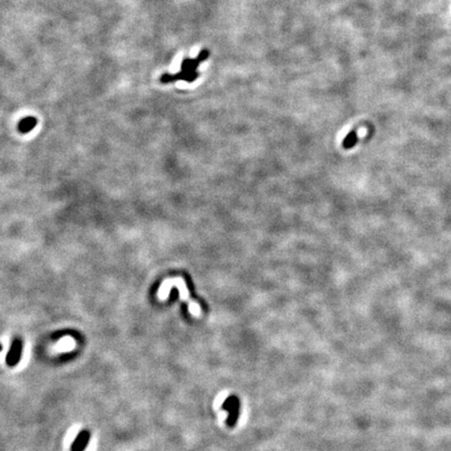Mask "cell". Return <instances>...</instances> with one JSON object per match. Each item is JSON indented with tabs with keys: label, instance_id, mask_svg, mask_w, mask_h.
I'll use <instances>...</instances> for the list:
<instances>
[{
	"label": "cell",
	"instance_id": "6da1fadb",
	"mask_svg": "<svg viewBox=\"0 0 451 451\" xmlns=\"http://www.w3.org/2000/svg\"><path fill=\"white\" fill-rule=\"evenodd\" d=\"M209 56V51L207 49L202 50L198 56L195 59H190V58H186L183 60L182 64H181V71L179 74L176 75H168V74H164L160 78V82L163 84H167V83H171V82H176V81H185L188 83H192L193 81H195L198 78V72L196 71L197 66L200 65L203 61H205Z\"/></svg>",
	"mask_w": 451,
	"mask_h": 451
},
{
	"label": "cell",
	"instance_id": "7a4b0ae2",
	"mask_svg": "<svg viewBox=\"0 0 451 451\" xmlns=\"http://www.w3.org/2000/svg\"><path fill=\"white\" fill-rule=\"evenodd\" d=\"M23 351V341L20 338H15L11 344L9 352L6 357V363L10 368L16 367L20 363Z\"/></svg>",
	"mask_w": 451,
	"mask_h": 451
},
{
	"label": "cell",
	"instance_id": "3957f363",
	"mask_svg": "<svg viewBox=\"0 0 451 451\" xmlns=\"http://www.w3.org/2000/svg\"><path fill=\"white\" fill-rule=\"evenodd\" d=\"M91 440V432L88 429L81 430L70 446V451H85Z\"/></svg>",
	"mask_w": 451,
	"mask_h": 451
},
{
	"label": "cell",
	"instance_id": "277c9868",
	"mask_svg": "<svg viewBox=\"0 0 451 451\" xmlns=\"http://www.w3.org/2000/svg\"><path fill=\"white\" fill-rule=\"evenodd\" d=\"M37 122L38 121H37V118H36V117H32V116L25 117V118H23L19 122V124H18V129H19V131L21 133L26 134V133L30 132L31 130H33L36 128V125H37Z\"/></svg>",
	"mask_w": 451,
	"mask_h": 451
},
{
	"label": "cell",
	"instance_id": "5b68a950",
	"mask_svg": "<svg viewBox=\"0 0 451 451\" xmlns=\"http://www.w3.org/2000/svg\"><path fill=\"white\" fill-rule=\"evenodd\" d=\"M2 350H3V345L0 344V352H2Z\"/></svg>",
	"mask_w": 451,
	"mask_h": 451
}]
</instances>
